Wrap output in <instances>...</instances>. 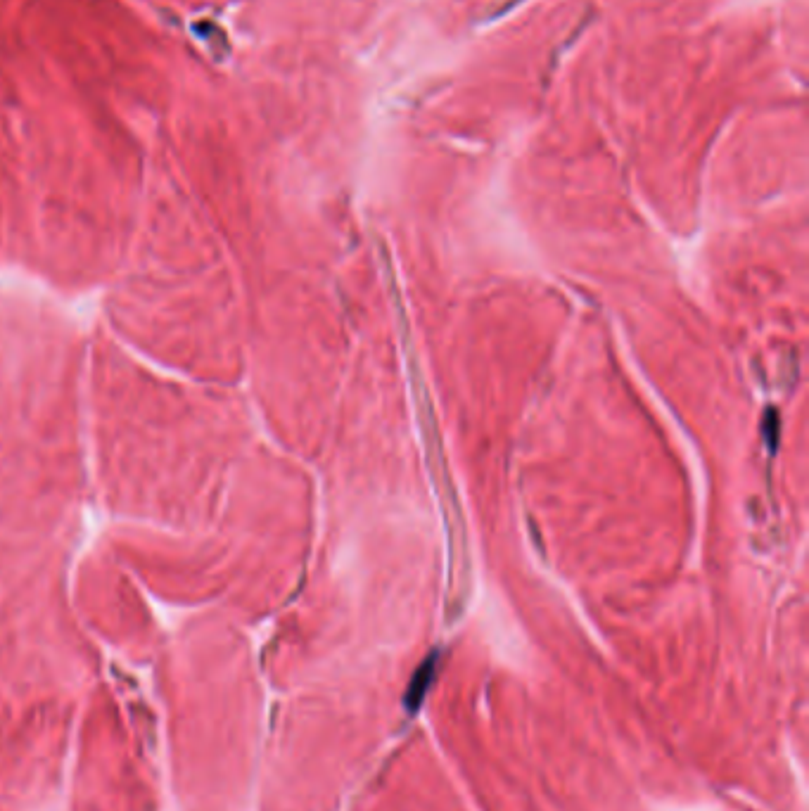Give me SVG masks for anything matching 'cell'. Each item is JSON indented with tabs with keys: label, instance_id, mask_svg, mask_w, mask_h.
<instances>
[{
	"label": "cell",
	"instance_id": "6da1fadb",
	"mask_svg": "<svg viewBox=\"0 0 809 811\" xmlns=\"http://www.w3.org/2000/svg\"><path fill=\"white\" fill-rule=\"evenodd\" d=\"M432 676H435V657H432V660H425L423 667L418 669L416 679L411 681L409 695H406V705L418 707V702L423 700L425 688H428V681H432Z\"/></svg>",
	"mask_w": 809,
	"mask_h": 811
}]
</instances>
